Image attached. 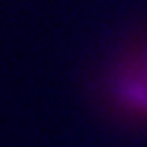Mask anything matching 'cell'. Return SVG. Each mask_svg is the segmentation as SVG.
I'll list each match as a JSON object with an SVG mask.
<instances>
[{"label": "cell", "instance_id": "6da1fadb", "mask_svg": "<svg viewBox=\"0 0 147 147\" xmlns=\"http://www.w3.org/2000/svg\"><path fill=\"white\" fill-rule=\"evenodd\" d=\"M109 96L122 115L147 122V42L126 50L113 65Z\"/></svg>", "mask_w": 147, "mask_h": 147}]
</instances>
